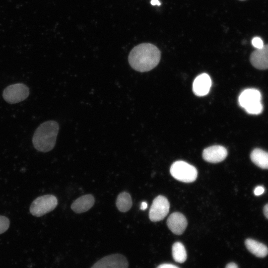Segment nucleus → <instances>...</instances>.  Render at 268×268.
<instances>
[{
    "mask_svg": "<svg viewBox=\"0 0 268 268\" xmlns=\"http://www.w3.org/2000/svg\"><path fill=\"white\" fill-rule=\"evenodd\" d=\"M156 268H179L177 266L171 264H163L158 266Z\"/></svg>",
    "mask_w": 268,
    "mask_h": 268,
    "instance_id": "nucleus-21",
    "label": "nucleus"
},
{
    "mask_svg": "<svg viewBox=\"0 0 268 268\" xmlns=\"http://www.w3.org/2000/svg\"><path fill=\"white\" fill-rule=\"evenodd\" d=\"M263 210L265 216L268 219V203L265 205Z\"/></svg>",
    "mask_w": 268,
    "mask_h": 268,
    "instance_id": "nucleus-23",
    "label": "nucleus"
},
{
    "mask_svg": "<svg viewBox=\"0 0 268 268\" xmlns=\"http://www.w3.org/2000/svg\"><path fill=\"white\" fill-rule=\"evenodd\" d=\"M265 189L263 186L257 187L254 191V194L256 196H260L264 193Z\"/></svg>",
    "mask_w": 268,
    "mask_h": 268,
    "instance_id": "nucleus-20",
    "label": "nucleus"
},
{
    "mask_svg": "<svg viewBox=\"0 0 268 268\" xmlns=\"http://www.w3.org/2000/svg\"><path fill=\"white\" fill-rule=\"evenodd\" d=\"M250 62L257 69H268V44L253 52L250 56Z\"/></svg>",
    "mask_w": 268,
    "mask_h": 268,
    "instance_id": "nucleus-11",
    "label": "nucleus"
},
{
    "mask_svg": "<svg viewBox=\"0 0 268 268\" xmlns=\"http://www.w3.org/2000/svg\"><path fill=\"white\" fill-rule=\"evenodd\" d=\"M57 204L58 200L54 195L40 196L32 202L30 212L35 216L40 217L54 210Z\"/></svg>",
    "mask_w": 268,
    "mask_h": 268,
    "instance_id": "nucleus-4",
    "label": "nucleus"
},
{
    "mask_svg": "<svg viewBox=\"0 0 268 268\" xmlns=\"http://www.w3.org/2000/svg\"><path fill=\"white\" fill-rule=\"evenodd\" d=\"M150 3L152 5H160L161 4L159 0H151Z\"/></svg>",
    "mask_w": 268,
    "mask_h": 268,
    "instance_id": "nucleus-25",
    "label": "nucleus"
},
{
    "mask_svg": "<svg viewBox=\"0 0 268 268\" xmlns=\"http://www.w3.org/2000/svg\"><path fill=\"white\" fill-rule=\"evenodd\" d=\"M252 44L256 49H261L264 46L263 40L259 37H254L252 40Z\"/></svg>",
    "mask_w": 268,
    "mask_h": 268,
    "instance_id": "nucleus-19",
    "label": "nucleus"
},
{
    "mask_svg": "<svg viewBox=\"0 0 268 268\" xmlns=\"http://www.w3.org/2000/svg\"><path fill=\"white\" fill-rule=\"evenodd\" d=\"M261 92L254 88H248L243 90L238 97L239 105L246 109L261 102Z\"/></svg>",
    "mask_w": 268,
    "mask_h": 268,
    "instance_id": "nucleus-8",
    "label": "nucleus"
},
{
    "mask_svg": "<svg viewBox=\"0 0 268 268\" xmlns=\"http://www.w3.org/2000/svg\"><path fill=\"white\" fill-rule=\"evenodd\" d=\"M171 175L176 180L185 183L195 181L198 176L197 169L184 161H177L170 167Z\"/></svg>",
    "mask_w": 268,
    "mask_h": 268,
    "instance_id": "nucleus-3",
    "label": "nucleus"
},
{
    "mask_svg": "<svg viewBox=\"0 0 268 268\" xmlns=\"http://www.w3.org/2000/svg\"><path fill=\"white\" fill-rule=\"evenodd\" d=\"M211 86V80L210 76L205 73L198 75L194 80L193 84V90L197 96H204L209 92Z\"/></svg>",
    "mask_w": 268,
    "mask_h": 268,
    "instance_id": "nucleus-12",
    "label": "nucleus"
},
{
    "mask_svg": "<svg viewBox=\"0 0 268 268\" xmlns=\"http://www.w3.org/2000/svg\"><path fill=\"white\" fill-rule=\"evenodd\" d=\"M170 204L168 200L163 196H158L153 201L149 211L151 221L156 222L164 219L169 212Z\"/></svg>",
    "mask_w": 268,
    "mask_h": 268,
    "instance_id": "nucleus-6",
    "label": "nucleus"
},
{
    "mask_svg": "<svg viewBox=\"0 0 268 268\" xmlns=\"http://www.w3.org/2000/svg\"><path fill=\"white\" fill-rule=\"evenodd\" d=\"M174 260L179 263H184L187 259V252L184 245L180 242L174 243L172 248Z\"/></svg>",
    "mask_w": 268,
    "mask_h": 268,
    "instance_id": "nucleus-17",
    "label": "nucleus"
},
{
    "mask_svg": "<svg viewBox=\"0 0 268 268\" xmlns=\"http://www.w3.org/2000/svg\"><path fill=\"white\" fill-rule=\"evenodd\" d=\"M167 224L169 229L177 235L182 234L187 226V220L182 213L175 212L168 218Z\"/></svg>",
    "mask_w": 268,
    "mask_h": 268,
    "instance_id": "nucleus-10",
    "label": "nucleus"
},
{
    "mask_svg": "<svg viewBox=\"0 0 268 268\" xmlns=\"http://www.w3.org/2000/svg\"><path fill=\"white\" fill-rule=\"evenodd\" d=\"M95 199L91 194L82 196L76 199L71 204V208L75 213L87 211L94 205Z\"/></svg>",
    "mask_w": 268,
    "mask_h": 268,
    "instance_id": "nucleus-13",
    "label": "nucleus"
},
{
    "mask_svg": "<svg viewBox=\"0 0 268 268\" xmlns=\"http://www.w3.org/2000/svg\"><path fill=\"white\" fill-rule=\"evenodd\" d=\"M241 0V1H243V0Z\"/></svg>",
    "mask_w": 268,
    "mask_h": 268,
    "instance_id": "nucleus-26",
    "label": "nucleus"
},
{
    "mask_svg": "<svg viewBox=\"0 0 268 268\" xmlns=\"http://www.w3.org/2000/svg\"><path fill=\"white\" fill-rule=\"evenodd\" d=\"M59 130L58 123L53 120L45 122L35 130L32 142L34 148L40 152H47L54 147Z\"/></svg>",
    "mask_w": 268,
    "mask_h": 268,
    "instance_id": "nucleus-2",
    "label": "nucleus"
},
{
    "mask_svg": "<svg viewBox=\"0 0 268 268\" xmlns=\"http://www.w3.org/2000/svg\"><path fill=\"white\" fill-rule=\"evenodd\" d=\"M250 158L257 166L268 169V152L260 148H255L251 152Z\"/></svg>",
    "mask_w": 268,
    "mask_h": 268,
    "instance_id": "nucleus-15",
    "label": "nucleus"
},
{
    "mask_svg": "<svg viewBox=\"0 0 268 268\" xmlns=\"http://www.w3.org/2000/svg\"><path fill=\"white\" fill-rule=\"evenodd\" d=\"M9 226V219L4 216L0 215V234L5 232Z\"/></svg>",
    "mask_w": 268,
    "mask_h": 268,
    "instance_id": "nucleus-18",
    "label": "nucleus"
},
{
    "mask_svg": "<svg viewBox=\"0 0 268 268\" xmlns=\"http://www.w3.org/2000/svg\"><path fill=\"white\" fill-rule=\"evenodd\" d=\"M116 204L118 210L123 212L129 211L132 206V200L129 193L123 192L119 194Z\"/></svg>",
    "mask_w": 268,
    "mask_h": 268,
    "instance_id": "nucleus-16",
    "label": "nucleus"
},
{
    "mask_svg": "<svg viewBox=\"0 0 268 268\" xmlns=\"http://www.w3.org/2000/svg\"><path fill=\"white\" fill-rule=\"evenodd\" d=\"M147 207V203L145 201H143L140 204V208L141 210H145Z\"/></svg>",
    "mask_w": 268,
    "mask_h": 268,
    "instance_id": "nucleus-24",
    "label": "nucleus"
},
{
    "mask_svg": "<svg viewBox=\"0 0 268 268\" xmlns=\"http://www.w3.org/2000/svg\"><path fill=\"white\" fill-rule=\"evenodd\" d=\"M247 249L258 258H264L268 254V248L265 244L252 239H247L245 242Z\"/></svg>",
    "mask_w": 268,
    "mask_h": 268,
    "instance_id": "nucleus-14",
    "label": "nucleus"
},
{
    "mask_svg": "<svg viewBox=\"0 0 268 268\" xmlns=\"http://www.w3.org/2000/svg\"><path fill=\"white\" fill-rule=\"evenodd\" d=\"M29 94L28 86L21 83L7 86L3 91L2 97L8 103L14 104L24 100Z\"/></svg>",
    "mask_w": 268,
    "mask_h": 268,
    "instance_id": "nucleus-5",
    "label": "nucleus"
},
{
    "mask_svg": "<svg viewBox=\"0 0 268 268\" xmlns=\"http://www.w3.org/2000/svg\"><path fill=\"white\" fill-rule=\"evenodd\" d=\"M225 268H238V267L235 263H230L226 265Z\"/></svg>",
    "mask_w": 268,
    "mask_h": 268,
    "instance_id": "nucleus-22",
    "label": "nucleus"
},
{
    "mask_svg": "<svg viewBox=\"0 0 268 268\" xmlns=\"http://www.w3.org/2000/svg\"><path fill=\"white\" fill-rule=\"evenodd\" d=\"M227 149L221 145H213L205 148L202 152L204 160L210 163L220 162L226 157Z\"/></svg>",
    "mask_w": 268,
    "mask_h": 268,
    "instance_id": "nucleus-9",
    "label": "nucleus"
},
{
    "mask_svg": "<svg viewBox=\"0 0 268 268\" xmlns=\"http://www.w3.org/2000/svg\"><path fill=\"white\" fill-rule=\"evenodd\" d=\"M128 260L124 255L114 254L101 258L91 268H128Z\"/></svg>",
    "mask_w": 268,
    "mask_h": 268,
    "instance_id": "nucleus-7",
    "label": "nucleus"
},
{
    "mask_svg": "<svg viewBox=\"0 0 268 268\" xmlns=\"http://www.w3.org/2000/svg\"><path fill=\"white\" fill-rule=\"evenodd\" d=\"M161 53L156 46L150 43H141L134 47L130 52L128 61L134 70L148 71L159 63Z\"/></svg>",
    "mask_w": 268,
    "mask_h": 268,
    "instance_id": "nucleus-1",
    "label": "nucleus"
}]
</instances>
